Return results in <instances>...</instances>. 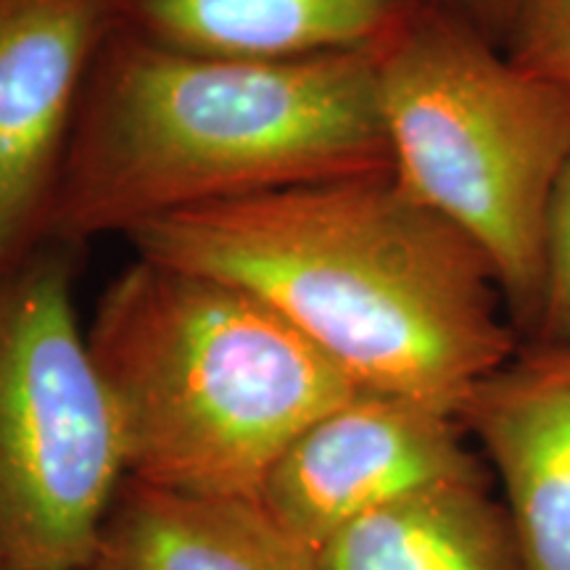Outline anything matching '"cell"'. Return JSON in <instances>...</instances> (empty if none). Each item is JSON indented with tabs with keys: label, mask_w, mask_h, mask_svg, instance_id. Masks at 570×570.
I'll return each instance as SVG.
<instances>
[{
	"label": "cell",
	"mask_w": 570,
	"mask_h": 570,
	"mask_svg": "<svg viewBox=\"0 0 570 570\" xmlns=\"http://www.w3.org/2000/svg\"><path fill=\"white\" fill-rule=\"evenodd\" d=\"M127 240L262 298L360 391L454 417L523 344L489 256L394 169L183 212Z\"/></svg>",
	"instance_id": "obj_1"
},
{
	"label": "cell",
	"mask_w": 570,
	"mask_h": 570,
	"mask_svg": "<svg viewBox=\"0 0 570 570\" xmlns=\"http://www.w3.org/2000/svg\"><path fill=\"white\" fill-rule=\"evenodd\" d=\"M391 173L373 48L244 61L111 30L85 85L48 225L77 248L296 185Z\"/></svg>",
	"instance_id": "obj_2"
},
{
	"label": "cell",
	"mask_w": 570,
	"mask_h": 570,
	"mask_svg": "<svg viewBox=\"0 0 570 570\" xmlns=\"http://www.w3.org/2000/svg\"><path fill=\"white\" fill-rule=\"evenodd\" d=\"M88 346L127 479L256 499L277 458L356 389L238 285L142 259L98 298Z\"/></svg>",
	"instance_id": "obj_3"
},
{
	"label": "cell",
	"mask_w": 570,
	"mask_h": 570,
	"mask_svg": "<svg viewBox=\"0 0 570 570\" xmlns=\"http://www.w3.org/2000/svg\"><path fill=\"white\" fill-rule=\"evenodd\" d=\"M373 63L396 180L489 256L510 323L531 341L570 167V90L431 0L377 42Z\"/></svg>",
	"instance_id": "obj_4"
},
{
	"label": "cell",
	"mask_w": 570,
	"mask_h": 570,
	"mask_svg": "<svg viewBox=\"0 0 570 570\" xmlns=\"http://www.w3.org/2000/svg\"><path fill=\"white\" fill-rule=\"evenodd\" d=\"M71 252L0 273V570H85L127 479Z\"/></svg>",
	"instance_id": "obj_5"
},
{
	"label": "cell",
	"mask_w": 570,
	"mask_h": 570,
	"mask_svg": "<svg viewBox=\"0 0 570 570\" xmlns=\"http://www.w3.org/2000/svg\"><path fill=\"white\" fill-rule=\"evenodd\" d=\"M449 487H491L487 460L468 446L458 417L356 391L291 441L256 502L277 529L320 554L370 512Z\"/></svg>",
	"instance_id": "obj_6"
},
{
	"label": "cell",
	"mask_w": 570,
	"mask_h": 570,
	"mask_svg": "<svg viewBox=\"0 0 570 570\" xmlns=\"http://www.w3.org/2000/svg\"><path fill=\"white\" fill-rule=\"evenodd\" d=\"M111 0H0V273L48 244L63 159Z\"/></svg>",
	"instance_id": "obj_7"
},
{
	"label": "cell",
	"mask_w": 570,
	"mask_h": 570,
	"mask_svg": "<svg viewBox=\"0 0 570 570\" xmlns=\"http://www.w3.org/2000/svg\"><path fill=\"white\" fill-rule=\"evenodd\" d=\"M502 483L525 570H570V348L523 341L458 410Z\"/></svg>",
	"instance_id": "obj_8"
},
{
	"label": "cell",
	"mask_w": 570,
	"mask_h": 570,
	"mask_svg": "<svg viewBox=\"0 0 570 570\" xmlns=\"http://www.w3.org/2000/svg\"><path fill=\"white\" fill-rule=\"evenodd\" d=\"M425 0H111L114 30L173 51L302 61L370 51Z\"/></svg>",
	"instance_id": "obj_9"
},
{
	"label": "cell",
	"mask_w": 570,
	"mask_h": 570,
	"mask_svg": "<svg viewBox=\"0 0 570 570\" xmlns=\"http://www.w3.org/2000/svg\"><path fill=\"white\" fill-rule=\"evenodd\" d=\"M85 570H323L256 499L196 497L125 479Z\"/></svg>",
	"instance_id": "obj_10"
},
{
	"label": "cell",
	"mask_w": 570,
	"mask_h": 570,
	"mask_svg": "<svg viewBox=\"0 0 570 570\" xmlns=\"http://www.w3.org/2000/svg\"><path fill=\"white\" fill-rule=\"evenodd\" d=\"M323 570H525L491 487H449L370 512L320 550Z\"/></svg>",
	"instance_id": "obj_11"
},
{
	"label": "cell",
	"mask_w": 570,
	"mask_h": 570,
	"mask_svg": "<svg viewBox=\"0 0 570 570\" xmlns=\"http://www.w3.org/2000/svg\"><path fill=\"white\" fill-rule=\"evenodd\" d=\"M502 51L520 69L570 90V0H520Z\"/></svg>",
	"instance_id": "obj_12"
},
{
	"label": "cell",
	"mask_w": 570,
	"mask_h": 570,
	"mask_svg": "<svg viewBox=\"0 0 570 570\" xmlns=\"http://www.w3.org/2000/svg\"><path fill=\"white\" fill-rule=\"evenodd\" d=\"M537 344H558L570 348V167L562 175L550 214L547 238V294Z\"/></svg>",
	"instance_id": "obj_13"
},
{
	"label": "cell",
	"mask_w": 570,
	"mask_h": 570,
	"mask_svg": "<svg viewBox=\"0 0 570 570\" xmlns=\"http://www.w3.org/2000/svg\"><path fill=\"white\" fill-rule=\"evenodd\" d=\"M431 3L468 21L470 27H475L481 35H487L491 42L502 48L520 0H431Z\"/></svg>",
	"instance_id": "obj_14"
}]
</instances>
